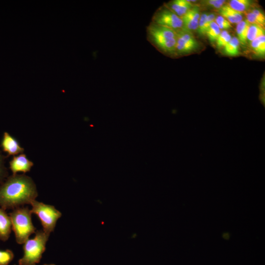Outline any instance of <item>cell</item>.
<instances>
[{
  "instance_id": "obj_16",
  "label": "cell",
  "mask_w": 265,
  "mask_h": 265,
  "mask_svg": "<svg viewBox=\"0 0 265 265\" xmlns=\"http://www.w3.org/2000/svg\"><path fill=\"white\" fill-rule=\"evenodd\" d=\"M250 42L254 53L258 56L264 57L265 54V35L259 37Z\"/></svg>"
},
{
  "instance_id": "obj_24",
  "label": "cell",
  "mask_w": 265,
  "mask_h": 265,
  "mask_svg": "<svg viewBox=\"0 0 265 265\" xmlns=\"http://www.w3.org/2000/svg\"><path fill=\"white\" fill-rule=\"evenodd\" d=\"M6 157L3 156L0 151V184L4 182L5 178L8 175L6 168L4 166V162Z\"/></svg>"
},
{
  "instance_id": "obj_26",
  "label": "cell",
  "mask_w": 265,
  "mask_h": 265,
  "mask_svg": "<svg viewBox=\"0 0 265 265\" xmlns=\"http://www.w3.org/2000/svg\"><path fill=\"white\" fill-rule=\"evenodd\" d=\"M223 0H209L204 1V3L207 6H210L216 9H220L225 3Z\"/></svg>"
},
{
  "instance_id": "obj_14",
  "label": "cell",
  "mask_w": 265,
  "mask_h": 265,
  "mask_svg": "<svg viewBox=\"0 0 265 265\" xmlns=\"http://www.w3.org/2000/svg\"><path fill=\"white\" fill-rule=\"evenodd\" d=\"M246 20L250 24H256L263 27L265 25V16L263 12L259 9H254L245 14Z\"/></svg>"
},
{
  "instance_id": "obj_7",
  "label": "cell",
  "mask_w": 265,
  "mask_h": 265,
  "mask_svg": "<svg viewBox=\"0 0 265 265\" xmlns=\"http://www.w3.org/2000/svg\"><path fill=\"white\" fill-rule=\"evenodd\" d=\"M199 43L192 32L181 29L177 31L175 54H185L198 49Z\"/></svg>"
},
{
  "instance_id": "obj_21",
  "label": "cell",
  "mask_w": 265,
  "mask_h": 265,
  "mask_svg": "<svg viewBox=\"0 0 265 265\" xmlns=\"http://www.w3.org/2000/svg\"><path fill=\"white\" fill-rule=\"evenodd\" d=\"M14 257V253L11 250H0V265H8Z\"/></svg>"
},
{
  "instance_id": "obj_18",
  "label": "cell",
  "mask_w": 265,
  "mask_h": 265,
  "mask_svg": "<svg viewBox=\"0 0 265 265\" xmlns=\"http://www.w3.org/2000/svg\"><path fill=\"white\" fill-rule=\"evenodd\" d=\"M240 43L236 37H232L231 40L224 47V51L227 55L235 56L239 53V47Z\"/></svg>"
},
{
  "instance_id": "obj_19",
  "label": "cell",
  "mask_w": 265,
  "mask_h": 265,
  "mask_svg": "<svg viewBox=\"0 0 265 265\" xmlns=\"http://www.w3.org/2000/svg\"><path fill=\"white\" fill-rule=\"evenodd\" d=\"M264 27L256 24H250L247 33V40L250 42L256 38L265 35Z\"/></svg>"
},
{
  "instance_id": "obj_27",
  "label": "cell",
  "mask_w": 265,
  "mask_h": 265,
  "mask_svg": "<svg viewBox=\"0 0 265 265\" xmlns=\"http://www.w3.org/2000/svg\"><path fill=\"white\" fill-rule=\"evenodd\" d=\"M44 265H55L54 264H44Z\"/></svg>"
},
{
  "instance_id": "obj_13",
  "label": "cell",
  "mask_w": 265,
  "mask_h": 265,
  "mask_svg": "<svg viewBox=\"0 0 265 265\" xmlns=\"http://www.w3.org/2000/svg\"><path fill=\"white\" fill-rule=\"evenodd\" d=\"M220 16H222L230 23L238 24L243 19L242 13L235 11L228 4H224L219 10Z\"/></svg>"
},
{
  "instance_id": "obj_28",
  "label": "cell",
  "mask_w": 265,
  "mask_h": 265,
  "mask_svg": "<svg viewBox=\"0 0 265 265\" xmlns=\"http://www.w3.org/2000/svg\"></svg>"
},
{
  "instance_id": "obj_25",
  "label": "cell",
  "mask_w": 265,
  "mask_h": 265,
  "mask_svg": "<svg viewBox=\"0 0 265 265\" xmlns=\"http://www.w3.org/2000/svg\"><path fill=\"white\" fill-rule=\"evenodd\" d=\"M214 22L220 29L226 30L231 27V23L220 15L215 18Z\"/></svg>"
},
{
  "instance_id": "obj_3",
  "label": "cell",
  "mask_w": 265,
  "mask_h": 265,
  "mask_svg": "<svg viewBox=\"0 0 265 265\" xmlns=\"http://www.w3.org/2000/svg\"><path fill=\"white\" fill-rule=\"evenodd\" d=\"M31 214V210L27 207L14 209L9 213L12 229L18 244H23L31 234L36 232V228L32 222Z\"/></svg>"
},
{
  "instance_id": "obj_4",
  "label": "cell",
  "mask_w": 265,
  "mask_h": 265,
  "mask_svg": "<svg viewBox=\"0 0 265 265\" xmlns=\"http://www.w3.org/2000/svg\"><path fill=\"white\" fill-rule=\"evenodd\" d=\"M50 235L43 230H38L35 236L28 238L23 243L24 255L19 261V265H36L38 264L46 250V245Z\"/></svg>"
},
{
  "instance_id": "obj_23",
  "label": "cell",
  "mask_w": 265,
  "mask_h": 265,
  "mask_svg": "<svg viewBox=\"0 0 265 265\" xmlns=\"http://www.w3.org/2000/svg\"><path fill=\"white\" fill-rule=\"evenodd\" d=\"M207 15L206 13H203L200 16L197 29V32L200 35H205L208 30L206 24Z\"/></svg>"
},
{
  "instance_id": "obj_17",
  "label": "cell",
  "mask_w": 265,
  "mask_h": 265,
  "mask_svg": "<svg viewBox=\"0 0 265 265\" xmlns=\"http://www.w3.org/2000/svg\"><path fill=\"white\" fill-rule=\"evenodd\" d=\"M252 4V1L250 0H231L228 5L235 11L242 13L248 10Z\"/></svg>"
},
{
  "instance_id": "obj_6",
  "label": "cell",
  "mask_w": 265,
  "mask_h": 265,
  "mask_svg": "<svg viewBox=\"0 0 265 265\" xmlns=\"http://www.w3.org/2000/svg\"><path fill=\"white\" fill-rule=\"evenodd\" d=\"M152 22L171 28L176 32L181 30L183 27L181 18L165 5L156 11L152 17Z\"/></svg>"
},
{
  "instance_id": "obj_9",
  "label": "cell",
  "mask_w": 265,
  "mask_h": 265,
  "mask_svg": "<svg viewBox=\"0 0 265 265\" xmlns=\"http://www.w3.org/2000/svg\"><path fill=\"white\" fill-rule=\"evenodd\" d=\"M33 165V163L24 154L13 157L9 162V168L13 175L18 172L26 173L29 172Z\"/></svg>"
},
{
  "instance_id": "obj_2",
  "label": "cell",
  "mask_w": 265,
  "mask_h": 265,
  "mask_svg": "<svg viewBox=\"0 0 265 265\" xmlns=\"http://www.w3.org/2000/svg\"><path fill=\"white\" fill-rule=\"evenodd\" d=\"M148 41L163 53L175 54L177 32L151 22L146 27Z\"/></svg>"
},
{
  "instance_id": "obj_10",
  "label": "cell",
  "mask_w": 265,
  "mask_h": 265,
  "mask_svg": "<svg viewBox=\"0 0 265 265\" xmlns=\"http://www.w3.org/2000/svg\"><path fill=\"white\" fill-rule=\"evenodd\" d=\"M200 16L199 8L192 7L181 18L183 22L182 29L190 32L197 30Z\"/></svg>"
},
{
  "instance_id": "obj_5",
  "label": "cell",
  "mask_w": 265,
  "mask_h": 265,
  "mask_svg": "<svg viewBox=\"0 0 265 265\" xmlns=\"http://www.w3.org/2000/svg\"><path fill=\"white\" fill-rule=\"evenodd\" d=\"M32 213L37 215L41 222L43 230L48 234L53 232L61 213L53 206L44 204L35 200L30 204Z\"/></svg>"
},
{
  "instance_id": "obj_8",
  "label": "cell",
  "mask_w": 265,
  "mask_h": 265,
  "mask_svg": "<svg viewBox=\"0 0 265 265\" xmlns=\"http://www.w3.org/2000/svg\"><path fill=\"white\" fill-rule=\"evenodd\" d=\"M0 147L2 151L7 153V156L22 154L24 151L18 140L7 132L3 133Z\"/></svg>"
},
{
  "instance_id": "obj_15",
  "label": "cell",
  "mask_w": 265,
  "mask_h": 265,
  "mask_svg": "<svg viewBox=\"0 0 265 265\" xmlns=\"http://www.w3.org/2000/svg\"><path fill=\"white\" fill-rule=\"evenodd\" d=\"M250 24L245 19L237 24L236 32L238 39L242 45L246 44L247 33Z\"/></svg>"
},
{
  "instance_id": "obj_20",
  "label": "cell",
  "mask_w": 265,
  "mask_h": 265,
  "mask_svg": "<svg viewBox=\"0 0 265 265\" xmlns=\"http://www.w3.org/2000/svg\"><path fill=\"white\" fill-rule=\"evenodd\" d=\"M220 32L221 29L219 28L215 22L213 21L211 23L206 34L207 35L210 42L211 43H213L216 41Z\"/></svg>"
},
{
  "instance_id": "obj_11",
  "label": "cell",
  "mask_w": 265,
  "mask_h": 265,
  "mask_svg": "<svg viewBox=\"0 0 265 265\" xmlns=\"http://www.w3.org/2000/svg\"><path fill=\"white\" fill-rule=\"evenodd\" d=\"M12 230L10 217L5 210L0 208V240L5 241L9 238Z\"/></svg>"
},
{
  "instance_id": "obj_22",
  "label": "cell",
  "mask_w": 265,
  "mask_h": 265,
  "mask_svg": "<svg viewBox=\"0 0 265 265\" xmlns=\"http://www.w3.org/2000/svg\"><path fill=\"white\" fill-rule=\"evenodd\" d=\"M231 38V35L228 31L226 30H222L216 40L217 46L219 48L224 47L229 43Z\"/></svg>"
},
{
  "instance_id": "obj_12",
  "label": "cell",
  "mask_w": 265,
  "mask_h": 265,
  "mask_svg": "<svg viewBox=\"0 0 265 265\" xmlns=\"http://www.w3.org/2000/svg\"><path fill=\"white\" fill-rule=\"evenodd\" d=\"M164 5L180 18L193 6L191 2L187 0H174Z\"/></svg>"
},
{
  "instance_id": "obj_1",
  "label": "cell",
  "mask_w": 265,
  "mask_h": 265,
  "mask_svg": "<svg viewBox=\"0 0 265 265\" xmlns=\"http://www.w3.org/2000/svg\"><path fill=\"white\" fill-rule=\"evenodd\" d=\"M37 196L36 185L30 177L13 174L0 186V207L5 210L30 205Z\"/></svg>"
}]
</instances>
